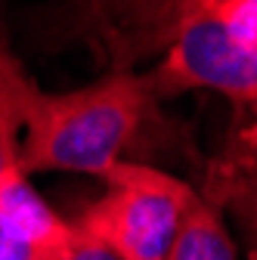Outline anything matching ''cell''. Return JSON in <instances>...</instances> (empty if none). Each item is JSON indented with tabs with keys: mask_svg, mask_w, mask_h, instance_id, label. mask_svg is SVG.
<instances>
[{
	"mask_svg": "<svg viewBox=\"0 0 257 260\" xmlns=\"http://www.w3.org/2000/svg\"><path fill=\"white\" fill-rule=\"evenodd\" d=\"M202 195L239 226L248 260H257V121H242L208 168Z\"/></svg>",
	"mask_w": 257,
	"mask_h": 260,
	"instance_id": "277c9868",
	"label": "cell"
},
{
	"mask_svg": "<svg viewBox=\"0 0 257 260\" xmlns=\"http://www.w3.org/2000/svg\"><path fill=\"white\" fill-rule=\"evenodd\" d=\"M168 260H236V242L227 230L223 211L199 189L186 205Z\"/></svg>",
	"mask_w": 257,
	"mask_h": 260,
	"instance_id": "52a82bcc",
	"label": "cell"
},
{
	"mask_svg": "<svg viewBox=\"0 0 257 260\" xmlns=\"http://www.w3.org/2000/svg\"><path fill=\"white\" fill-rule=\"evenodd\" d=\"M0 260H50L44 254H38L35 248L22 245L19 239H13L4 226H0Z\"/></svg>",
	"mask_w": 257,
	"mask_h": 260,
	"instance_id": "30bf717a",
	"label": "cell"
},
{
	"mask_svg": "<svg viewBox=\"0 0 257 260\" xmlns=\"http://www.w3.org/2000/svg\"><path fill=\"white\" fill-rule=\"evenodd\" d=\"M62 260H118V257H115L109 248H103L100 242H93V239L75 233V242H72L69 254L62 257Z\"/></svg>",
	"mask_w": 257,
	"mask_h": 260,
	"instance_id": "9c48e42d",
	"label": "cell"
},
{
	"mask_svg": "<svg viewBox=\"0 0 257 260\" xmlns=\"http://www.w3.org/2000/svg\"><path fill=\"white\" fill-rule=\"evenodd\" d=\"M146 75L158 103L189 90H211L227 96L242 121H257V47L223 31L205 13V0L180 4L177 35Z\"/></svg>",
	"mask_w": 257,
	"mask_h": 260,
	"instance_id": "3957f363",
	"label": "cell"
},
{
	"mask_svg": "<svg viewBox=\"0 0 257 260\" xmlns=\"http://www.w3.org/2000/svg\"><path fill=\"white\" fill-rule=\"evenodd\" d=\"M0 226L50 260H62L75 242L72 223L41 199L22 168H13L0 177Z\"/></svg>",
	"mask_w": 257,
	"mask_h": 260,
	"instance_id": "5b68a950",
	"label": "cell"
},
{
	"mask_svg": "<svg viewBox=\"0 0 257 260\" xmlns=\"http://www.w3.org/2000/svg\"><path fill=\"white\" fill-rule=\"evenodd\" d=\"M205 13L233 38L257 47V0H205Z\"/></svg>",
	"mask_w": 257,
	"mask_h": 260,
	"instance_id": "ba28073f",
	"label": "cell"
},
{
	"mask_svg": "<svg viewBox=\"0 0 257 260\" xmlns=\"http://www.w3.org/2000/svg\"><path fill=\"white\" fill-rule=\"evenodd\" d=\"M158 96L149 75L112 69L100 81L66 93L38 90L28 106L19 168L22 174L75 171L106 177L155 118Z\"/></svg>",
	"mask_w": 257,
	"mask_h": 260,
	"instance_id": "6da1fadb",
	"label": "cell"
},
{
	"mask_svg": "<svg viewBox=\"0 0 257 260\" xmlns=\"http://www.w3.org/2000/svg\"><path fill=\"white\" fill-rule=\"evenodd\" d=\"M103 183L106 192L69 220L72 230L118 260H168L196 189L146 161H118Z\"/></svg>",
	"mask_w": 257,
	"mask_h": 260,
	"instance_id": "7a4b0ae2",
	"label": "cell"
},
{
	"mask_svg": "<svg viewBox=\"0 0 257 260\" xmlns=\"http://www.w3.org/2000/svg\"><path fill=\"white\" fill-rule=\"evenodd\" d=\"M41 87L35 84L19 56L10 50L4 28H0V177L19 168V146L28 118V106Z\"/></svg>",
	"mask_w": 257,
	"mask_h": 260,
	"instance_id": "8992f818",
	"label": "cell"
}]
</instances>
